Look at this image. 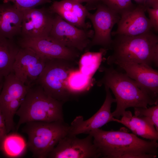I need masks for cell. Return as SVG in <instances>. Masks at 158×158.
I'll return each instance as SVG.
<instances>
[{
    "label": "cell",
    "mask_w": 158,
    "mask_h": 158,
    "mask_svg": "<svg viewBox=\"0 0 158 158\" xmlns=\"http://www.w3.org/2000/svg\"><path fill=\"white\" fill-rule=\"evenodd\" d=\"M22 10L21 37L33 38L49 36L55 15L49 8H34Z\"/></svg>",
    "instance_id": "obj_12"
},
{
    "label": "cell",
    "mask_w": 158,
    "mask_h": 158,
    "mask_svg": "<svg viewBox=\"0 0 158 158\" xmlns=\"http://www.w3.org/2000/svg\"><path fill=\"white\" fill-rule=\"evenodd\" d=\"M102 68L104 72L97 82L98 86L109 87L114 95L116 107L112 113L114 117L119 119L127 108L130 107L147 108L148 105L158 104L143 92L136 83L125 72L115 69L113 65Z\"/></svg>",
    "instance_id": "obj_3"
},
{
    "label": "cell",
    "mask_w": 158,
    "mask_h": 158,
    "mask_svg": "<svg viewBox=\"0 0 158 158\" xmlns=\"http://www.w3.org/2000/svg\"><path fill=\"white\" fill-rule=\"evenodd\" d=\"M73 61L59 59H48L36 83L52 98L63 103L71 97L66 86L70 73L75 68Z\"/></svg>",
    "instance_id": "obj_6"
},
{
    "label": "cell",
    "mask_w": 158,
    "mask_h": 158,
    "mask_svg": "<svg viewBox=\"0 0 158 158\" xmlns=\"http://www.w3.org/2000/svg\"><path fill=\"white\" fill-rule=\"evenodd\" d=\"M115 65L136 83L146 95L158 102V71L152 66L143 63L119 62Z\"/></svg>",
    "instance_id": "obj_14"
},
{
    "label": "cell",
    "mask_w": 158,
    "mask_h": 158,
    "mask_svg": "<svg viewBox=\"0 0 158 158\" xmlns=\"http://www.w3.org/2000/svg\"><path fill=\"white\" fill-rule=\"evenodd\" d=\"M107 50L102 48L98 52L87 51L79 61V70L83 74L92 77L97 70L104 53Z\"/></svg>",
    "instance_id": "obj_23"
},
{
    "label": "cell",
    "mask_w": 158,
    "mask_h": 158,
    "mask_svg": "<svg viewBox=\"0 0 158 158\" xmlns=\"http://www.w3.org/2000/svg\"><path fill=\"white\" fill-rule=\"evenodd\" d=\"M88 134L92 136L101 158H155L158 154L157 141L140 139L124 128L109 131L99 128Z\"/></svg>",
    "instance_id": "obj_1"
},
{
    "label": "cell",
    "mask_w": 158,
    "mask_h": 158,
    "mask_svg": "<svg viewBox=\"0 0 158 158\" xmlns=\"http://www.w3.org/2000/svg\"><path fill=\"white\" fill-rule=\"evenodd\" d=\"M48 59L30 48L20 47L12 72L23 84L30 87L36 83Z\"/></svg>",
    "instance_id": "obj_9"
},
{
    "label": "cell",
    "mask_w": 158,
    "mask_h": 158,
    "mask_svg": "<svg viewBox=\"0 0 158 158\" xmlns=\"http://www.w3.org/2000/svg\"><path fill=\"white\" fill-rule=\"evenodd\" d=\"M29 88L18 79L12 71L4 78L0 93V111L5 120L7 133L15 129L14 116Z\"/></svg>",
    "instance_id": "obj_7"
},
{
    "label": "cell",
    "mask_w": 158,
    "mask_h": 158,
    "mask_svg": "<svg viewBox=\"0 0 158 158\" xmlns=\"http://www.w3.org/2000/svg\"><path fill=\"white\" fill-rule=\"evenodd\" d=\"M93 13L89 12L87 18L90 20L94 28V35L86 51L95 45L102 46L107 50L111 49L112 40L111 31L120 18V16L109 8L102 2L97 6Z\"/></svg>",
    "instance_id": "obj_10"
},
{
    "label": "cell",
    "mask_w": 158,
    "mask_h": 158,
    "mask_svg": "<svg viewBox=\"0 0 158 158\" xmlns=\"http://www.w3.org/2000/svg\"><path fill=\"white\" fill-rule=\"evenodd\" d=\"M22 10L10 2L0 3V35L13 39L20 35Z\"/></svg>",
    "instance_id": "obj_18"
},
{
    "label": "cell",
    "mask_w": 158,
    "mask_h": 158,
    "mask_svg": "<svg viewBox=\"0 0 158 158\" xmlns=\"http://www.w3.org/2000/svg\"><path fill=\"white\" fill-rule=\"evenodd\" d=\"M146 11L148 13L150 21L152 28L156 32L158 31V8H146Z\"/></svg>",
    "instance_id": "obj_27"
},
{
    "label": "cell",
    "mask_w": 158,
    "mask_h": 158,
    "mask_svg": "<svg viewBox=\"0 0 158 158\" xmlns=\"http://www.w3.org/2000/svg\"><path fill=\"white\" fill-rule=\"evenodd\" d=\"M121 119L115 118L114 121L121 123L130 129L136 135L150 140H158V131L155 127L129 111H126Z\"/></svg>",
    "instance_id": "obj_19"
},
{
    "label": "cell",
    "mask_w": 158,
    "mask_h": 158,
    "mask_svg": "<svg viewBox=\"0 0 158 158\" xmlns=\"http://www.w3.org/2000/svg\"><path fill=\"white\" fill-rule=\"evenodd\" d=\"M63 103L47 94L39 84L32 85L16 113L19 118L16 132L22 124L30 121H64Z\"/></svg>",
    "instance_id": "obj_4"
},
{
    "label": "cell",
    "mask_w": 158,
    "mask_h": 158,
    "mask_svg": "<svg viewBox=\"0 0 158 158\" xmlns=\"http://www.w3.org/2000/svg\"><path fill=\"white\" fill-rule=\"evenodd\" d=\"M80 139L76 135H67L61 139L47 158H98L101 155L93 143L90 134Z\"/></svg>",
    "instance_id": "obj_11"
},
{
    "label": "cell",
    "mask_w": 158,
    "mask_h": 158,
    "mask_svg": "<svg viewBox=\"0 0 158 158\" xmlns=\"http://www.w3.org/2000/svg\"><path fill=\"white\" fill-rule=\"evenodd\" d=\"M115 37L111 48L112 53L107 59L108 65L127 62L158 67V37L151 30L136 36Z\"/></svg>",
    "instance_id": "obj_2"
},
{
    "label": "cell",
    "mask_w": 158,
    "mask_h": 158,
    "mask_svg": "<svg viewBox=\"0 0 158 158\" xmlns=\"http://www.w3.org/2000/svg\"><path fill=\"white\" fill-rule=\"evenodd\" d=\"M146 7L139 4L133 9L120 16L116 30L111 35L134 36L140 35L151 30L149 19L146 16Z\"/></svg>",
    "instance_id": "obj_16"
},
{
    "label": "cell",
    "mask_w": 158,
    "mask_h": 158,
    "mask_svg": "<svg viewBox=\"0 0 158 158\" xmlns=\"http://www.w3.org/2000/svg\"><path fill=\"white\" fill-rule=\"evenodd\" d=\"M16 132L8 133L2 142L0 152L6 157H20L28 148L24 138Z\"/></svg>",
    "instance_id": "obj_21"
},
{
    "label": "cell",
    "mask_w": 158,
    "mask_h": 158,
    "mask_svg": "<svg viewBox=\"0 0 158 158\" xmlns=\"http://www.w3.org/2000/svg\"><path fill=\"white\" fill-rule=\"evenodd\" d=\"M144 6L146 8H158V0H146Z\"/></svg>",
    "instance_id": "obj_30"
},
{
    "label": "cell",
    "mask_w": 158,
    "mask_h": 158,
    "mask_svg": "<svg viewBox=\"0 0 158 158\" xmlns=\"http://www.w3.org/2000/svg\"><path fill=\"white\" fill-rule=\"evenodd\" d=\"M81 3L85 2L87 3L86 6L88 10H93L96 8L98 5L101 2L100 0H72Z\"/></svg>",
    "instance_id": "obj_29"
},
{
    "label": "cell",
    "mask_w": 158,
    "mask_h": 158,
    "mask_svg": "<svg viewBox=\"0 0 158 158\" xmlns=\"http://www.w3.org/2000/svg\"><path fill=\"white\" fill-rule=\"evenodd\" d=\"M24 124L22 132L28 136L27 148L32 157L37 158H47L59 140L68 134L70 128L64 121H32Z\"/></svg>",
    "instance_id": "obj_5"
},
{
    "label": "cell",
    "mask_w": 158,
    "mask_h": 158,
    "mask_svg": "<svg viewBox=\"0 0 158 158\" xmlns=\"http://www.w3.org/2000/svg\"><path fill=\"white\" fill-rule=\"evenodd\" d=\"M146 0H144V5Z\"/></svg>",
    "instance_id": "obj_33"
},
{
    "label": "cell",
    "mask_w": 158,
    "mask_h": 158,
    "mask_svg": "<svg viewBox=\"0 0 158 158\" xmlns=\"http://www.w3.org/2000/svg\"><path fill=\"white\" fill-rule=\"evenodd\" d=\"M4 80V78H0V93L2 89Z\"/></svg>",
    "instance_id": "obj_31"
},
{
    "label": "cell",
    "mask_w": 158,
    "mask_h": 158,
    "mask_svg": "<svg viewBox=\"0 0 158 158\" xmlns=\"http://www.w3.org/2000/svg\"><path fill=\"white\" fill-rule=\"evenodd\" d=\"M134 115L154 126L158 131V104L147 108L134 107Z\"/></svg>",
    "instance_id": "obj_24"
},
{
    "label": "cell",
    "mask_w": 158,
    "mask_h": 158,
    "mask_svg": "<svg viewBox=\"0 0 158 158\" xmlns=\"http://www.w3.org/2000/svg\"><path fill=\"white\" fill-rule=\"evenodd\" d=\"M20 47L29 48L48 59H59L73 61L80 56L78 51L66 47L49 36L20 37L17 42Z\"/></svg>",
    "instance_id": "obj_13"
},
{
    "label": "cell",
    "mask_w": 158,
    "mask_h": 158,
    "mask_svg": "<svg viewBox=\"0 0 158 158\" xmlns=\"http://www.w3.org/2000/svg\"><path fill=\"white\" fill-rule=\"evenodd\" d=\"M92 77L83 73L76 68L69 73L66 83L67 90L71 97L87 91L91 84Z\"/></svg>",
    "instance_id": "obj_22"
},
{
    "label": "cell",
    "mask_w": 158,
    "mask_h": 158,
    "mask_svg": "<svg viewBox=\"0 0 158 158\" xmlns=\"http://www.w3.org/2000/svg\"><path fill=\"white\" fill-rule=\"evenodd\" d=\"M49 8L51 12L78 28L88 29L90 27V24L85 22L89 12L81 3L72 0L55 1Z\"/></svg>",
    "instance_id": "obj_17"
},
{
    "label": "cell",
    "mask_w": 158,
    "mask_h": 158,
    "mask_svg": "<svg viewBox=\"0 0 158 158\" xmlns=\"http://www.w3.org/2000/svg\"><path fill=\"white\" fill-rule=\"evenodd\" d=\"M3 2H12L21 9L35 8L40 5L52 2L51 0H0Z\"/></svg>",
    "instance_id": "obj_26"
},
{
    "label": "cell",
    "mask_w": 158,
    "mask_h": 158,
    "mask_svg": "<svg viewBox=\"0 0 158 158\" xmlns=\"http://www.w3.org/2000/svg\"><path fill=\"white\" fill-rule=\"evenodd\" d=\"M139 4L144 5V0H134Z\"/></svg>",
    "instance_id": "obj_32"
},
{
    "label": "cell",
    "mask_w": 158,
    "mask_h": 158,
    "mask_svg": "<svg viewBox=\"0 0 158 158\" xmlns=\"http://www.w3.org/2000/svg\"><path fill=\"white\" fill-rule=\"evenodd\" d=\"M7 134L5 120L0 111V150L3 140Z\"/></svg>",
    "instance_id": "obj_28"
},
{
    "label": "cell",
    "mask_w": 158,
    "mask_h": 158,
    "mask_svg": "<svg viewBox=\"0 0 158 158\" xmlns=\"http://www.w3.org/2000/svg\"><path fill=\"white\" fill-rule=\"evenodd\" d=\"M20 47L13 39L0 35V78L12 71L16 55Z\"/></svg>",
    "instance_id": "obj_20"
},
{
    "label": "cell",
    "mask_w": 158,
    "mask_h": 158,
    "mask_svg": "<svg viewBox=\"0 0 158 158\" xmlns=\"http://www.w3.org/2000/svg\"><path fill=\"white\" fill-rule=\"evenodd\" d=\"M94 35V30L78 28L55 14L49 36L66 47L82 51L86 50Z\"/></svg>",
    "instance_id": "obj_8"
},
{
    "label": "cell",
    "mask_w": 158,
    "mask_h": 158,
    "mask_svg": "<svg viewBox=\"0 0 158 158\" xmlns=\"http://www.w3.org/2000/svg\"><path fill=\"white\" fill-rule=\"evenodd\" d=\"M106 98L99 109L92 116L88 119L84 120L83 116H77L71 122L68 135H76L80 134H87L90 131L99 128L107 123L114 121V117L111 112L112 104L116 102L112 96L110 90L104 86Z\"/></svg>",
    "instance_id": "obj_15"
},
{
    "label": "cell",
    "mask_w": 158,
    "mask_h": 158,
    "mask_svg": "<svg viewBox=\"0 0 158 158\" xmlns=\"http://www.w3.org/2000/svg\"><path fill=\"white\" fill-rule=\"evenodd\" d=\"M109 8L121 16L134 8L132 0H100Z\"/></svg>",
    "instance_id": "obj_25"
}]
</instances>
